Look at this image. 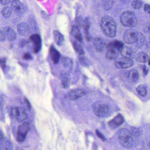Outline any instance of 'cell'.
<instances>
[{
    "instance_id": "49",
    "label": "cell",
    "mask_w": 150,
    "mask_h": 150,
    "mask_svg": "<svg viewBox=\"0 0 150 150\" xmlns=\"http://www.w3.org/2000/svg\"></svg>"
},
{
    "instance_id": "36",
    "label": "cell",
    "mask_w": 150,
    "mask_h": 150,
    "mask_svg": "<svg viewBox=\"0 0 150 150\" xmlns=\"http://www.w3.org/2000/svg\"><path fill=\"white\" fill-rule=\"evenodd\" d=\"M6 60L5 58H0V66L3 69H4L6 67Z\"/></svg>"
},
{
    "instance_id": "22",
    "label": "cell",
    "mask_w": 150,
    "mask_h": 150,
    "mask_svg": "<svg viewBox=\"0 0 150 150\" xmlns=\"http://www.w3.org/2000/svg\"><path fill=\"white\" fill-rule=\"evenodd\" d=\"M139 73L136 70H131L129 72L128 77L129 80L130 82H137L139 78Z\"/></svg>"
},
{
    "instance_id": "21",
    "label": "cell",
    "mask_w": 150,
    "mask_h": 150,
    "mask_svg": "<svg viewBox=\"0 0 150 150\" xmlns=\"http://www.w3.org/2000/svg\"><path fill=\"white\" fill-rule=\"evenodd\" d=\"M12 149V144L8 139L4 138L0 141V149L8 150Z\"/></svg>"
},
{
    "instance_id": "9",
    "label": "cell",
    "mask_w": 150,
    "mask_h": 150,
    "mask_svg": "<svg viewBox=\"0 0 150 150\" xmlns=\"http://www.w3.org/2000/svg\"><path fill=\"white\" fill-rule=\"evenodd\" d=\"M133 63L131 58L123 57L117 59L115 63V65L117 68L125 69L131 67Z\"/></svg>"
},
{
    "instance_id": "8",
    "label": "cell",
    "mask_w": 150,
    "mask_h": 150,
    "mask_svg": "<svg viewBox=\"0 0 150 150\" xmlns=\"http://www.w3.org/2000/svg\"><path fill=\"white\" fill-rule=\"evenodd\" d=\"M138 32L133 29H128L125 31L123 35L125 42L129 44H133L136 42Z\"/></svg>"
},
{
    "instance_id": "19",
    "label": "cell",
    "mask_w": 150,
    "mask_h": 150,
    "mask_svg": "<svg viewBox=\"0 0 150 150\" xmlns=\"http://www.w3.org/2000/svg\"><path fill=\"white\" fill-rule=\"evenodd\" d=\"M53 36L55 43L58 45H62L64 41V38L63 35L58 31H54Z\"/></svg>"
},
{
    "instance_id": "30",
    "label": "cell",
    "mask_w": 150,
    "mask_h": 150,
    "mask_svg": "<svg viewBox=\"0 0 150 150\" xmlns=\"http://www.w3.org/2000/svg\"><path fill=\"white\" fill-rule=\"evenodd\" d=\"M145 41V37L142 33L138 32L137 35V45L138 47H141L143 45L144 41Z\"/></svg>"
},
{
    "instance_id": "13",
    "label": "cell",
    "mask_w": 150,
    "mask_h": 150,
    "mask_svg": "<svg viewBox=\"0 0 150 150\" xmlns=\"http://www.w3.org/2000/svg\"><path fill=\"white\" fill-rule=\"evenodd\" d=\"M17 30L19 34L22 36H28L30 33V26L26 23L23 22L18 24L17 26Z\"/></svg>"
},
{
    "instance_id": "28",
    "label": "cell",
    "mask_w": 150,
    "mask_h": 150,
    "mask_svg": "<svg viewBox=\"0 0 150 150\" xmlns=\"http://www.w3.org/2000/svg\"><path fill=\"white\" fill-rule=\"evenodd\" d=\"M73 45L75 51L78 54L80 55H83L84 54V51L79 44L77 43L76 41H74L73 42Z\"/></svg>"
},
{
    "instance_id": "42",
    "label": "cell",
    "mask_w": 150,
    "mask_h": 150,
    "mask_svg": "<svg viewBox=\"0 0 150 150\" xmlns=\"http://www.w3.org/2000/svg\"><path fill=\"white\" fill-rule=\"evenodd\" d=\"M24 101L25 104H26L27 108H28L29 111H30L31 109V105H30V102H29V101H28L26 99H25Z\"/></svg>"
},
{
    "instance_id": "14",
    "label": "cell",
    "mask_w": 150,
    "mask_h": 150,
    "mask_svg": "<svg viewBox=\"0 0 150 150\" xmlns=\"http://www.w3.org/2000/svg\"><path fill=\"white\" fill-rule=\"evenodd\" d=\"M124 121V120L123 117L120 114H118L113 119L109 122L108 123V126L111 129H114L121 126L123 123Z\"/></svg>"
},
{
    "instance_id": "44",
    "label": "cell",
    "mask_w": 150,
    "mask_h": 150,
    "mask_svg": "<svg viewBox=\"0 0 150 150\" xmlns=\"http://www.w3.org/2000/svg\"><path fill=\"white\" fill-rule=\"evenodd\" d=\"M143 74L144 75H146L148 74V68H146V66H143Z\"/></svg>"
},
{
    "instance_id": "39",
    "label": "cell",
    "mask_w": 150,
    "mask_h": 150,
    "mask_svg": "<svg viewBox=\"0 0 150 150\" xmlns=\"http://www.w3.org/2000/svg\"><path fill=\"white\" fill-rule=\"evenodd\" d=\"M144 9L146 13L150 14V5L149 4H145L144 5Z\"/></svg>"
},
{
    "instance_id": "2",
    "label": "cell",
    "mask_w": 150,
    "mask_h": 150,
    "mask_svg": "<svg viewBox=\"0 0 150 150\" xmlns=\"http://www.w3.org/2000/svg\"><path fill=\"white\" fill-rule=\"evenodd\" d=\"M124 47V44L120 41L115 40L109 42L106 45V54L108 59L115 60L119 57L122 49Z\"/></svg>"
},
{
    "instance_id": "27",
    "label": "cell",
    "mask_w": 150,
    "mask_h": 150,
    "mask_svg": "<svg viewBox=\"0 0 150 150\" xmlns=\"http://www.w3.org/2000/svg\"><path fill=\"white\" fill-rule=\"evenodd\" d=\"M12 11L11 7L6 6L1 11L2 15L5 18H8L12 15Z\"/></svg>"
},
{
    "instance_id": "43",
    "label": "cell",
    "mask_w": 150,
    "mask_h": 150,
    "mask_svg": "<svg viewBox=\"0 0 150 150\" xmlns=\"http://www.w3.org/2000/svg\"><path fill=\"white\" fill-rule=\"evenodd\" d=\"M4 99L2 97H0V110L2 109L4 106Z\"/></svg>"
},
{
    "instance_id": "18",
    "label": "cell",
    "mask_w": 150,
    "mask_h": 150,
    "mask_svg": "<svg viewBox=\"0 0 150 150\" xmlns=\"http://www.w3.org/2000/svg\"><path fill=\"white\" fill-rule=\"evenodd\" d=\"M90 25H91V23H90L89 18L86 17V18L84 19L83 27V28L84 33L85 35L86 38L88 41L91 40V38L90 35V34H89V32Z\"/></svg>"
},
{
    "instance_id": "40",
    "label": "cell",
    "mask_w": 150,
    "mask_h": 150,
    "mask_svg": "<svg viewBox=\"0 0 150 150\" xmlns=\"http://www.w3.org/2000/svg\"><path fill=\"white\" fill-rule=\"evenodd\" d=\"M96 134H97V136H98L100 139H101L102 141H105V137H104V136H103L100 132H99L98 130H96Z\"/></svg>"
},
{
    "instance_id": "32",
    "label": "cell",
    "mask_w": 150,
    "mask_h": 150,
    "mask_svg": "<svg viewBox=\"0 0 150 150\" xmlns=\"http://www.w3.org/2000/svg\"><path fill=\"white\" fill-rule=\"evenodd\" d=\"M131 4L132 7L135 9H139L143 6V3L141 0H134Z\"/></svg>"
},
{
    "instance_id": "12",
    "label": "cell",
    "mask_w": 150,
    "mask_h": 150,
    "mask_svg": "<svg viewBox=\"0 0 150 150\" xmlns=\"http://www.w3.org/2000/svg\"><path fill=\"white\" fill-rule=\"evenodd\" d=\"M94 48L98 52H102L106 48L107 45L102 39L99 38H94L93 40Z\"/></svg>"
},
{
    "instance_id": "23",
    "label": "cell",
    "mask_w": 150,
    "mask_h": 150,
    "mask_svg": "<svg viewBox=\"0 0 150 150\" xmlns=\"http://www.w3.org/2000/svg\"><path fill=\"white\" fill-rule=\"evenodd\" d=\"M133 52L131 48L127 46L123 47L121 51L120 54L123 57L131 58L133 55Z\"/></svg>"
},
{
    "instance_id": "29",
    "label": "cell",
    "mask_w": 150,
    "mask_h": 150,
    "mask_svg": "<svg viewBox=\"0 0 150 150\" xmlns=\"http://www.w3.org/2000/svg\"><path fill=\"white\" fill-rule=\"evenodd\" d=\"M62 63L64 68H68L71 66L73 63V61L70 58L67 57H62Z\"/></svg>"
},
{
    "instance_id": "35",
    "label": "cell",
    "mask_w": 150,
    "mask_h": 150,
    "mask_svg": "<svg viewBox=\"0 0 150 150\" xmlns=\"http://www.w3.org/2000/svg\"><path fill=\"white\" fill-rule=\"evenodd\" d=\"M30 41L25 39H23L19 41L18 45L19 47L21 48H23L25 46V45L29 44Z\"/></svg>"
},
{
    "instance_id": "17",
    "label": "cell",
    "mask_w": 150,
    "mask_h": 150,
    "mask_svg": "<svg viewBox=\"0 0 150 150\" xmlns=\"http://www.w3.org/2000/svg\"><path fill=\"white\" fill-rule=\"evenodd\" d=\"M86 95V92L80 89L73 90L69 92V98L71 100H76Z\"/></svg>"
},
{
    "instance_id": "5",
    "label": "cell",
    "mask_w": 150,
    "mask_h": 150,
    "mask_svg": "<svg viewBox=\"0 0 150 150\" xmlns=\"http://www.w3.org/2000/svg\"><path fill=\"white\" fill-rule=\"evenodd\" d=\"M93 112L98 117L104 118L109 116L110 109L109 107L101 102H95L92 106Z\"/></svg>"
},
{
    "instance_id": "41",
    "label": "cell",
    "mask_w": 150,
    "mask_h": 150,
    "mask_svg": "<svg viewBox=\"0 0 150 150\" xmlns=\"http://www.w3.org/2000/svg\"><path fill=\"white\" fill-rule=\"evenodd\" d=\"M11 0H0V3L3 5H8L11 2Z\"/></svg>"
},
{
    "instance_id": "45",
    "label": "cell",
    "mask_w": 150,
    "mask_h": 150,
    "mask_svg": "<svg viewBox=\"0 0 150 150\" xmlns=\"http://www.w3.org/2000/svg\"><path fill=\"white\" fill-rule=\"evenodd\" d=\"M3 138H4L3 134L2 132L0 130V141L2 140Z\"/></svg>"
},
{
    "instance_id": "15",
    "label": "cell",
    "mask_w": 150,
    "mask_h": 150,
    "mask_svg": "<svg viewBox=\"0 0 150 150\" xmlns=\"http://www.w3.org/2000/svg\"><path fill=\"white\" fill-rule=\"evenodd\" d=\"M5 38L9 41H13L16 38V35L14 30L8 26H5L2 29Z\"/></svg>"
},
{
    "instance_id": "26",
    "label": "cell",
    "mask_w": 150,
    "mask_h": 150,
    "mask_svg": "<svg viewBox=\"0 0 150 150\" xmlns=\"http://www.w3.org/2000/svg\"><path fill=\"white\" fill-rule=\"evenodd\" d=\"M102 5L105 10H109L112 8L114 3V0H102Z\"/></svg>"
},
{
    "instance_id": "11",
    "label": "cell",
    "mask_w": 150,
    "mask_h": 150,
    "mask_svg": "<svg viewBox=\"0 0 150 150\" xmlns=\"http://www.w3.org/2000/svg\"><path fill=\"white\" fill-rule=\"evenodd\" d=\"M11 8L12 10L18 15H22L24 13V6L20 0H12Z\"/></svg>"
},
{
    "instance_id": "6",
    "label": "cell",
    "mask_w": 150,
    "mask_h": 150,
    "mask_svg": "<svg viewBox=\"0 0 150 150\" xmlns=\"http://www.w3.org/2000/svg\"><path fill=\"white\" fill-rule=\"evenodd\" d=\"M11 114L15 117L18 122H23L27 118V114L25 110L21 107H13L11 110Z\"/></svg>"
},
{
    "instance_id": "47",
    "label": "cell",
    "mask_w": 150,
    "mask_h": 150,
    "mask_svg": "<svg viewBox=\"0 0 150 150\" xmlns=\"http://www.w3.org/2000/svg\"><path fill=\"white\" fill-rule=\"evenodd\" d=\"M149 65H150V58H149Z\"/></svg>"
},
{
    "instance_id": "3",
    "label": "cell",
    "mask_w": 150,
    "mask_h": 150,
    "mask_svg": "<svg viewBox=\"0 0 150 150\" xmlns=\"http://www.w3.org/2000/svg\"><path fill=\"white\" fill-rule=\"evenodd\" d=\"M119 140L120 144L126 149H129L133 146V134L128 129H122L118 133Z\"/></svg>"
},
{
    "instance_id": "34",
    "label": "cell",
    "mask_w": 150,
    "mask_h": 150,
    "mask_svg": "<svg viewBox=\"0 0 150 150\" xmlns=\"http://www.w3.org/2000/svg\"><path fill=\"white\" fill-rule=\"evenodd\" d=\"M143 31L146 33H150V23L147 22L143 26Z\"/></svg>"
},
{
    "instance_id": "16",
    "label": "cell",
    "mask_w": 150,
    "mask_h": 150,
    "mask_svg": "<svg viewBox=\"0 0 150 150\" xmlns=\"http://www.w3.org/2000/svg\"><path fill=\"white\" fill-rule=\"evenodd\" d=\"M50 53L52 61L54 64H58L61 58V55L59 52L53 45H52L50 48Z\"/></svg>"
},
{
    "instance_id": "46",
    "label": "cell",
    "mask_w": 150,
    "mask_h": 150,
    "mask_svg": "<svg viewBox=\"0 0 150 150\" xmlns=\"http://www.w3.org/2000/svg\"><path fill=\"white\" fill-rule=\"evenodd\" d=\"M120 1L122 3L126 4L129 1V0H120Z\"/></svg>"
},
{
    "instance_id": "10",
    "label": "cell",
    "mask_w": 150,
    "mask_h": 150,
    "mask_svg": "<svg viewBox=\"0 0 150 150\" xmlns=\"http://www.w3.org/2000/svg\"><path fill=\"white\" fill-rule=\"evenodd\" d=\"M30 39L33 44V51L35 53L39 52L42 46L41 37L37 33H33L30 37Z\"/></svg>"
},
{
    "instance_id": "31",
    "label": "cell",
    "mask_w": 150,
    "mask_h": 150,
    "mask_svg": "<svg viewBox=\"0 0 150 150\" xmlns=\"http://www.w3.org/2000/svg\"><path fill=\"white\" fill-rule=\"evenodd\" d=\"M137 91L138 94L142 97H144L147 94V91L146 86L143 85L138 86L137 88Z\"/></svg>"
},
{
    "instance_id": "38",
    "label": "cell",
    "mask_w": 150,
    "mask_h": 150,
    "mask_svg": "<svg viewBox=\"0 0 150 150\" xmlns=\"http://www.w3.org/2000/svg\"><path fill=\"white\" fill-rule=\"evenodd\" d=\"M5 35L2 30L0 29V41H4L5 40Z\"/></svg>"
},
{
    "instance_id": "7",
    "label": "cell",
    "mask_w": 150,
    "mask_h": 150,
    "mask_svg": "<svg viewBox=\"0 0 150 150\" xmlns=\"http://www.w3.org/2000/svg\"><path fill=\"white\" fill-rule=\"evenodd\" d=\"M30 129V125L28 122H24L18 127L17 133V140L18 141L22 142L25 141Z\"/></svg>"
},
{
    "instance_id": "37",
    "label": "cell",
    "mask_w": 150,
    "mask_h": 150,
    "mask_svg": "<svg viewBox=\"0 0 150 150\" xmlns=\"http://www.w3.org/2000/svg\"><path fill=\"white\" fill-rule=\"evenodd\" d=\"M23 58L24 60H31L32 59V57L30 54L28 53H25L23 55Z\"/></svg>"
},
{
    "instance_id": "1",
    "label": "cell",
    "mask_w": 150,
    "mask_h": 150,
    "mask_svg": "<svg viewBox=\"0 0 150 150\" xmlns=\"http://www.w3.org/2000/svg\"><path fill=\"white\" fill-rule=\"evenodd\" d=\"M100 28L104 33L108 37L113 38L116 33V25L111 17L105 16L100 20Z\"/></svg>"
},
{
    "instance_id": "24",
    "label": "cell",
    "mask_w": 150,
    "mask_h": 150,
    "mask_svg": "<svg viewBox=\"0 0 150 150\" xmlns=\"http://www.w3.org/2000/svg\"><path fill=\"white\" fill-rule=\"evenodd\" d=\"M136 60L138 62L144 63L148 61L149 60V56L146 53L141 52L137 54L136 57Z\"/></svg>"
},
{
    "instance_id": "48",
    "label": "cell",
    "mask_w": 150,
    "mask_h": 150,
    "mask_svg": "<svg viewBox=\"0 0 150 150\" xmlns=\"http://www.w3.org/2000/svg\"><path fill=\"white\" fill-rule=\"evenodd\" d=\"M148 145H149V147L150 148V141L149 142V144H148Z\"/></svg>"
},
{
    "instance_id": "4",
    "label": "cell",
    "mask_w": 150,
    "mask_h": 150,
    "mask_svg": "<svg viewBox=\"0 0 150 150\" xmlns=\"http://www.w3.org/2000/svg\"><path fill=\"white\" fill-rule=\"evenodd\" d=\"M120 22L126 27H134L137 24V20L134 12L131 11H125L120 16Z\"/></svg>"
},
{
    "instance_id": "20",
    "label": "cell",
    "mask_w": 150,
    "mask_h": 150,
    "mask_svg": "<svg viewBox=\"0 0 150 150\" xmlns=\"http://www.w3.org/2000/svg\"><path fill=\"white\" fill-rule=\"evenodd\" d=\"M72 35L78 41L81 43L83 42V37L78 26H73L72 29Z\"/></svg>"
},
{
    "instance_id": "25",
    "label": "cell",
    "mask_w": 150,
    "mask_h": 150,
    "mask_svg": "<svg viewBox=\"0 0 150 150\" xmlns=\"http://www.w3.org/2000/svg\"><path fill=\"white\" fill-rule=\"evenodd\" d=\"M61 76L62 82L63 87L65 88H68L70 83V79L68 75L66 73H62Z\"/></svg>"
},
{
    "instance_id": "33",
    "label": "cell",
    "mask_w": 150,
    "mask_h": 150,
    "mask_svg": "<svg viewBox=\"0 0 150 150\" xmlns=\"http://www.w3.org/2000/svg\"><path fill=\"white\" fill-rule=\"evenodd\" d=\"M84 21V19L81 16L77 17L76 19V23L77 26L80 27H83V25Z\"/></svg>"
}]
</instances>
